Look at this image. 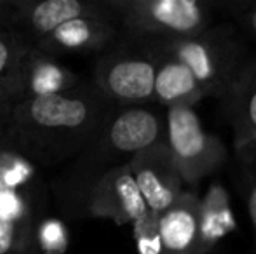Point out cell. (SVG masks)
Returning a JSON list of instances; mask_svg holds the SVG:
<instances>
[{
	"instance_id": "6da1fadb",
	"label": "cell",
	"mask_w": 256,
	"mask_h": 254,
	"mask_svg": "<svg viewBox=\"0 0 256 254\" xmlns=\"http://www.w3.org/2000/svg\"><path fill=\"white\" fill-rule=\"evenodd\" d=\"M115 106L96 85L80 84L64 94L28 98L16 103L9 136L37 159L60 160L92 143Z\"/></svg>"
},
{
	"instance_id": "7a4b0ae2",
	"label": "cell",
	"mask_w": 256,
	"mask_h": 254,
	"mask_svg": "<svg viewBox=\"0 0 256 254\" xmlns=\"http://www.w3.org/2000/svg\"><path fill=\"white\" fill-rule=\"evenodd\" d=\"M162 49L188 66L208 98L220 101L253 58L242 31L230 21L212 24L194 37L162 40Z\"/></svg>"
},
{
	"instance_id": "3957f363",
	"label": "cell",
	"mask_w": 256,
	"mask_h": 254,
	"mask_svg": "<svg viewBox=\"0 0 256 254\" xmlns=\"http://www.w3.org/2000/svg\"><path fill=\"white\" fill-rule=\"evenodd\" d=\"M118 28L129 38L176 40L214 24L218 0H110Z\"/></svg>"
},
{
	"instance_id": "277c9868",
	"label": "cell",
	"mask_w": 256,
	"mask_h": 254,
	"mask_svg": "<svg viewBox=\"0 0 256 254\" xmlns=\"http://www.w3.org/2000/svg\"><path fill=\"white\" fill-rule=\"evenodd\" d=\"M160 56L157 38H129L104 52L96 63L94 85L115 106H143L154 103V82Z\"/></svg>"
},
{
	"instance_id": "5b68a950",
	"label": "cell",
	"mask_w": 256,
	"mask_h": 254,
	"mask_svg": "<svg viewBox=\"0 0 256 254\" xmlns=\"http://www.w3.org/2000/svg\"><path fill=\"white\" fill-rule=\"evenodd\" d=\"M166 145L183 183L190 187L218 173L228 159L225 143L204 127L194 106L166 110Z\"/></svg>"
},
{
	"instance_id": "8992f818",
	"label": "cell",
	"mask_w": 256,
	"mask_h": 254,
	"mask_svg": "<svg viewBox=\"0 0 256 254\" xmlns=\"http://www.w3.org/2000/svg\"><path fill=\"white\" fill-rule=\"evenodd\" d=\"M164 141L166 110L157 105H143L115 108L92 143L100 162L115 167Z\"/></svg>"
},
{
	"instance_id": "52a82bcc",
	"label": "cell",
	"mask_w": 256,
	"mask_h": 254,
	"mask_svg": "<svg viewBox=\"0 0 256 254\" xmlns=\"http://www.w3.org/2000/svg\"><path fill=\"white\" fill-rule=\"evenodd\" d=\"M150 213L160 216L185 193V183L171 159L168 145L146 148L128 162Z\"/></svg>"
},
{
	"instance_id": "ba28073f",
	"label": "cell",
	"mask_w": 256,
	"mask_h": 254,
	"mask_svg": "<svg viewBox=\"0 0 256 254\" xmlns=\"http://www.w3.org/2000/svg\"><path fill=\"white\" fill-rule=\"evenodd\" d=\"M148 213L128 164L106 169L89 197V214L117 225H134Z\"/></svg>"
},
{
	"instance_id": "9c48e42d",
	"label": "cell",
	"mask_w": 256,
	"mask_h": 254,
	"mask_svg": "<svg viewBox=\"0 0 256 254\" xmlns=\"http://www.w3.org/2000/svg\"><path fill=\"white\" fill-rule=\"evenodd\" d=\"M18 23L24 33L35 37V44L77 17H108L117 21L110 0H14Z\"/></svg>"
},
{
	"instance_id": "30bf717a",
	"label": "cell",
	"mask_w": 256,
	"mask_h": 254,
	"mask_svg": "<svg viewBox=\"0 0 256 254\" xmlns=\"http://www.w3.org/2000/svg\"><path fill=\"white\" fill-rule=\"evenodd\" d=\"M118 23L108 17H77L68 21L49 37L37 42V47L48 56L84 54L106 51L118 35Z\"/></svg>"
},
{
	"instance_id": "8fae6325",
	"label": "cell",
	"mask_w": 256,
	"mask_h": 254,
	"mask_svg": "<svg viewBox=\"0 0 256 254\" xmlns=\"http://www.w3.org/2000/svg\"><path fill=\"white\" fill-rule=\"evenodd\" d=\"M200 195L185 190L182 197L158 216L162 254H208L199 227Z\"/></svg>"
},
{
	"instance_id": "7c38bea8",
	"label": "cell",
	"mask_w": 256,
	"mask_h": 254,
	"mask_svg": "<svg viewBox=\"0 0 256 254\" xmlns=\"http://www.w3.org/2000/svg\"><path fill=\"white\" fill-rule=\"evenodd\" d=\"M208 98L194 73L180 59L162 49L154 82V103L168 110L172 106H194Z\"/></svg>"
},
{
	"instance_id": "4fadbf2b",
	"label": "cell",
	"mask_w": 256,
	"mask_h": 254,
	"mask_svg": "<svg viewBox=\"0 0 256 254\" xmlns=\"http://www.w3.org/2000/svg\"><path fill=\"white\" fill-rule=\"evenodd\" d=\"M223 108L234 129L236 152L256 145V58L248 61L226 98Z\"/></svg>"
},
{
	"instance_id": "5bb4252c",
	"label": "cell",
	"mask_w": 256,
	"mask_h": 254,
	"mask_svg": "<svg viewBox=\"0 0 256 254\" xmlns=\"http://www.w3.org/2000/svg\"><path fill=\"white\" fill-rule=\"evenodd\" d=\"M80 84V78L74 71L42 52L37 45L26 58L23 73H21L23 99L64 94V92L75 91Z\"/></svg>"
},
{
	"instance_id": "9a60e30c",
	"label": "cell",
	"mask_w": 256,
	"mask_h": 254,
	"mask_svg": "<svg viewBox=\"0 0 256 254\" xmlns=\"http://www.w3.org/2000/svg\"><path fill=\"white\" fill-rule=\"evenodd\" d=\"M35 45V40L18 28L0 31V92L12 105L23 99L21 73Z\"/></svg>"
},
{
	"instance_id": "2e32d148",
	"label": "cell",
	"mask_w": 256,
	"mask_h": 254,
	"mask_svg": "<svg viewBox=\"0 0 256 254\" xmlns=\"http://www.w3.org/2000/svg\"><path fill=\"white\" fill-rule=\"evenodd\" d=\"M199 227L208 254H211L218 242L236 228V216L230 207L228 192L220 183H212L206 195L200 197Z\"/></svg>"
},
{
	"instance_id": "e0dca14e",
	"label": "cell",
	"mask_w": 256,
	"mask_h": 254,
	"mask_svg": "<svg viewBox=\"0 0 256 254\" xmlns=\"http://www.w3.org/2000/svg\"><path fill=\"white\" fill-rule=\"evenodd\" d=\"M237 160H239V176L240 185L244 190L248 213L254 230V244H256V145L239 150Z\"/></svg>"
},
{
	"instance_id": "ac0fdd59",
	"label": "cell",
	"mask_w": 256,
	"mask_h": 254,
	"mask_svg": "<svg viewBox=\"0 0 256 254\" xmlns=\"http://www.w3.org/2000/svg\"><path fill=\"white\" fill-rule=\"evenodd\" d=\"M34 171V166L24 157L0 148V187L18 190L32 180Z\"/></svg>"
},
{
	"instance_id": "d6986e66",
	"label": "cell",
	"mask_w": 256,
	"mask_h": 254,
	"mask_svg": "<svg viewBox=\"0 0 256 254\" xmlns=\"http://www.w3.org/2000/svg\"><path fill=\"white\" fill-rule=\"evenodd\" d=\"M220 9L225 10L230 23H234L244 37L256 42V0H226L220 2Z\"/></svg>"
},
{
	"instance_id": "ffe728a7",
	"label": "cell",
	"mask_w": 256,
	"mask_h": 254,
	"mask_svg": "<svg viewBox=\"0 0 256 254\" xmlns=\"http://www.w3.org/2000/svg\"><path fill=\"white\" fill-rule=\"evenodd\" d=\"M132 228H134V241L140 254H162L157 214L148 211L142 220L132 225Z\"/></svg>"
},
{
	"instance_id": "44dd1931",
	"label": "cell",
	"mask_w": 256,
	"mask_h": 254,
	"mask_svg": "<svg viewBox=\"0 0 256 254\" xmlns=\"http://www.w3.org/2000/svg\"><path fill=\"white\" fill-rule=\"evenodd\" d=\"M30 209L18 190L0 187V221L12 225H28Z\"/></svg>"
},
{
	"instance_id": "7402d4cb",
	"label": "cell",
	"mask_w": 256,
	"mask_h": 254,
	"mask_svg": "<svg viewBox=\"0 0 256 254\" xmlns=\"http://www.w3.org/2000/svg\"><path fill=\"white\" fill-rule=\"evenodd\" d=\"M38 244L46 254H63L68 246V232L63 221H42V225L38 227Z\"/></svg>"
},
{
	"instance_id": "603a6c76",
	"label": "cell",
	"mask_w": 256,
	"mask_h": 254,
	"mask_svg": "<svg viewBox=\"0 0 256 254\" xmlns=\"http://www.w3.org/2000/svg\"><path fill=\"white\" fill-rule=\"evenodd\" d=\"M21 227L23 225L0 221V254H16V251H20L24 242Z\"/></svg>"
},
{
	"instance_id": "cb8c5ba5",
	"label": "cell",
	"mask_w": 256,
	"mask_h": 254,
	"mask_svg": "<svg viewBox=\"0 0 256 254\" xmlns=\"http://www.w3.org/2000/svg\"><path fill=\"white\" fill-rule=\"evenodd\" d=\"M16 26H20V23L14 0H0V31L16 30Z\"/></svg>"
},
{
	"instance_id": "d4e9b609",
	"label": "cell",
	"mask_w": 256,
	"mask_h": 254,
	"mask_svg": "<svg viewBox=\"0 0 256 254\" xmlns=\"http://www.w3.org/2000/svg\"><path fill=\"white\" fill-rule=\"evenodd\" d=\"M14 105L0 92V138L9 134L10 129V115H12Z\"/></svg>"
}]
</instances>
